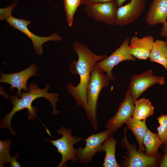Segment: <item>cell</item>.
<instances>
[{
	"label": "cell",
	"instance_id": "obj_1",
	"mask_svg": "<svg viewBox=\"0 0 167 167\" xmlns=\"http://www.w3.org/2000/svg\"><path fill=\"white\" fill-rule=\"evenodd\" d=\"M73 47L77 55L78 59L71 63L69 71L72 74L79 75L80 82L76 86H73L71 83H69L67 85V89L75 99L77 105L85 111L87 106V87L92 70L97 62L104 59L107 56L106 54H96L78 41L73 43Z\"/></svg>",
	"mask_w": 167,
	"mask_h": 167
},
{
	"label": "cell",
	"instance_id": "obj_2",
	"mask_svg": "<svg viewBox=\"0 0 167 167\" xmlns=\"http://www.w3.org/2000/svg\"><path fill=\"white\" fill-rule=\"evenodd\" d=\"M50 88L48 84L45 88L40 89L35 83H30L28 86V92H21L20 98L16 96L12 95L10 96V102L13 107L11 110L6 114L1 120L0 127L1 129L8 128L10 134L13 136L16 135L17 132L14 131L11 127V121L15 113L24 109H27L28 121H33L37 118V108L32 106V102L40 97H44L48 100L52 105L53 109L52 114L55 116L60 112L57 109V103L59 101L58 97L59 94L56 93H49L48 90Z\"/></svg>",
	"mask_w": 167,
	"mask_h": 167
},
{
	"label": "cell",
	"instance_id": "obj_3",
	"mask_svg": "<svg viewBox=\"0 0 167 167\" xmlns=\"http://www.w3.org/2000/svg\"><path fill=\"white\" fill-rule=\"evenodd\" d=\"M100 68L94 66L91 72L90 79L86 92L87 108L85 111L92 127L95 131L98 129L96 118L97 104L101 90L109 85L110 78Z\"/></svg>",
	"mask_w": 167,
	"mask_h": 167
},
{
	"label": "cell",
	"instance_id": "obj_4",
	"mask_svg": "<svg viewBox=\"0 0 167 167\" xmlns=\"http://www.w3.org/2000/svg\"><path fill=\"white\" fill-rule=\"evenodd\" d=\"M17 0L15 1L10 6L4 8L0 9V20H5L9 25L24 33L30 38L32 42L35 53L41 56L43 52L42 46L45 42L51 41H59L62 39V38L55 33H53L49 36L41 37L35 35L30 31L28 26L31 22L25 19L15 18L11 15L13 10L16 6Z\"/></svg>",
	"mask_w": 167,
	"mask_h": 167
},
{
	"label": "cell",
	"instance_id": "obj_5",
	"mask_svg": "<svg viewBox=\"0 0 167 167\" xmlns=\"http://www.w3.org/2000/svg\"><path fill=\"white\" fill-rule=\"evenodd\" d=\"M123 137L121 141L122 146L126 149L124 159L119 165L122 167H159L163 154L161 153L155 156H147L144 152H140L136 148L137 146L130 143L127 138V129L124 127Z\"/></svg>",
	"mask_w": 167,
	"mask_h": 167
},
{
	"label": "cell",
	"instance_id": "obj_6",
	"mask_svg": "<svg viewBox=\"0 0 167 167\" xmlns=\"http://www.w3.org/2000/svg\"><path fill=\"white\" fill-rule=\"evenodd\" d=\"M57 133L62 135L60 138L55 140H45L50 142L56 148L58 152L62 156V159L57 167H66V162L71 160L73 163H75L77 161L76 149L74 145L82 140H85L83 138L79 137L72 135L71 129L63 126L58 129Z\"/></svg>",
	"mask_w": 167,
	"mask_h": 167
},
{
	"label": "cell",
	"instance_id": "obj_7",
	"mask_svg": "<svg viewBox=\"0 0 167 167\" xmlns=\"http://www.w3.org/2000/svg\"><path fill=\"white\" fill-rule=\"evenodd\" d=\"M130 38L127 36L123 40L120 46L113 53L104 59L97 62L95 65L102 70L112 81L114 78L112 73L113 67L120 62L126 60L135 61L136 58L130 53L129 45Z\"/></svg>",
	"mask_w": 167,
	"mask_h": 167
},
{
	"label": "cell",
	"instance_id": "obj_8",
	"mask_svg": "<svg viewBox=\"0 0 167 167\" xmlns=\"http://www.w3.org/2000/svg\"><path fill=\"white\" fill-rule=\"evenodd\" d=\"M39 71V67L33 63L26 69L18 72L5 74L1 71L0 82L10 84L11 91L13 90L14 88H16L18 90L16 96L20 98L22 89L24 90L25 92L29 91L27 85L28 79L32 76H37Z\"/></svg>",
	"mask_w": 167,
	"mask_h": 167
},
{
	"label": "cell",
	"instance_id": "obj_9",
	"mask_svg": "<svg viewBox=\"0 0 167 167\" xmlns=\"http://www.w3.org/2000/svg\"><path fill=\"white\" fill-rule=\"evenodd\" d=\"M165 83L164 77L154 76L152 70H148L142 74L132 76L128 90L135 105L139 96L150 87L157 84L163 85Z\"/></svg>",
	"mask_w": 167,
	"mask_h": 167
},
{
	"label": "cell",
	"instance_id": "obj_10",
	"mask_svg": "<svg viewBox=\"0 0 167 167\" xmlns=\"http://www.w3.org/2000/svg\"><path fill=\"white\" fill-rule=\"evenodd\" d=\"M114 132L106 130L96 134H92L85 139L86 144L83 148L76 149L77 161L83 164H87L92 160L102 144L109 137L113 135Z\"/></svg>",
	"mask_w": 167,
	"mask_h": 167
},
{
	"label": "cell",
	"instance_id": "obj_11",
	"mask_svg": "<svg viewBox=\"0 0 167 167\" xmlns=\"http://www.w3.org/2000/svg\"><path fill=\"white\" fill-rule=\"evenodd\" d=\"M118 8L114 0L86 5L84 10L89 17L97 21L112 26L115 24Z\"/></svg>",
	"mask_w": 167,
	"mask_h": 167
},
{
	"label": "cell",
	"instance_id": "obj_12",
	"mask_svg": "<svg viewBox=\"0 0 167 167\" xmlns=\"http://www.w3.org/2000/svg\"><path fill=\"white\" fill-rule=\"evenodd\" d=\"M135 104L127 90L124 100L120 104L114 116L109 119L105 126L107 130L115 132L131 118H132Z\"/></svg>",
	"mask_w": 167,
	"mask_h": 167
},
{
	"label": "cell",
	"instance_id": "obj_13",
	"mask_svg": "<svg viewBox=\"0 0 167 167\" xmlns=\"http://www.w3.org/2000/svg\"><path fill=\"white\" fill-rule=\"evenodd\" d=\"M145 6V0H131L126 4L118 7L115 24L122 26L132 23L141 15Z\"/></svg>",
	"mask_w": 167,
	"mask_h": 167
},
{
	"label": "cell",
	"instance_id": "obj_14",
	"mask_svg": "<svg viewBox=\"0 0 167 167\" xmlns=\"http://www.w3.org/2000/svg\"><path fill=\"white\" fill-rule=\"evenodd\" d=\"M154 42L151 35L141 38L134 36L130 39L128 46L130 53L136 58L146 60L149 58Z\"/></svg>",
	"mask_w": 167,
	"mask_h": 167
},
{
	"label": "cell",
	"instance_id": "obj_15",
	"mask_svg": "<svg viewBox=\"0 0 167 167\" xmlns=\"http://www.w3.org/2000/svg\"><path fill=\"white\" fill-rule=\"evenodd\" d=\"M167 0H153L146 15L149 25L164 24L167 22Z\"/></svg>",
	"mask_w": 167,
	"mask_h": 167
},
{
	"label": "cell",
	"instance_id": "obj_16",
	"mask_svg": "<svg viewBox=\"0 0 167 167\" xmlns=\"http://www.w3.org/2000/svg\"><path fill=\"white\" fill-rule=\"evenodd\" d=\"M116 139L113 135L108 137L101 145L98 152H105V156L103 166L104 167H120L115 157Z\"/></svg>",
	"mask_w": 167,
	"mask_h": 167
},
{
	"label": "cell",
	"instance_id": "obj_17",
	"mask_svg": "<svg viewBox=\"0 0 167 167\" xmlns=\"http://www.w3.org/2000/svg\"><path fill=\"white\" fill-rule=\"evenodd\" d=\"M146 121L140 120L131 118L126 122L127 129L132 131L138 145V150L144 152L145 149L143 142V138L148 129Z\"/></svg>",
	"mask_w": 167,
	"mask_h": 167
},
{
	"label": "cell",
	"instance_id": "obj_18",
	"mask_svg": "<svg viewBox=\"0 0 167 167\" xmlns=\"http://www.w3.org/2000/svg\"><path fill=\"white\" fill-rule=\"evenodd\" d=\"M149 58L151 62L157 63L167 70V45L165 41H154Z\"/></svg>",
	"mask_w": 167,
	"mask_h": 167
},
{
	"label": "cell",
	"instance_id": "obj_19",
	"mask_svg": "<svg viewBox=\"0 0 167 167\" xmlns=\"http://www.w3.org/2000/svg\"><path fill=\"white\" fill-rule=\"evenodd\" d=\"M143 142L145 147V154L150 157L158 155L159 148L162 142L158 134L152 132L148 129L143 138Z\"/></svg>",
	"mask_w": 167,
	"mask_h": 167
},
{
	"label": "cell",
	"instance_id": "obj_20",
	"mask_svg": "<svg viewBox=\"0 0 167 167\" xmlns=\"http://www.w3.org/2000/svg\"><path fill=\"white\" fill-rule=\"evenodd\" d=\"M132 118L140 120L146 121V118L153 115L154 107L149 100L143 98L135 103Z\"/></svg>",
	"mask_w": 167,
	"mask_h": 167
},
{
	"label": "cell",
	"instance_id": "obj_21",
	"mask_svg": "<svg viewBox=\"0 0 167 167\" xmlns=\"http://www.w3.org/2000/svg\"><path fill=\"white\" fill-rule=\"evenodd\" d=\"M83 0H63L66 17L69 27L72 26L75 13L82 4Z\"/></svg>",
	"mask_w": 167,
	"mask_h": 167
},
{
	"label": "cell",
	"instance_id": "obj_22",
	"mask_svg": "<svg viewBox=\"0 0 167 167\" xmlns=\"http://www.w3.org/2000/svg\"><path fill=\"white\" fill-rule=\"evenodd\" d=\"M11 143L10 139H7L5 141L0 140V167H3L5 164L10 162L12 158L10 153Z\"/></svg>",
	"mask_w": 167,
	"mask_h": 167
},
{
	"label": "cell",
	"instance_id": "obj_23",
	"mask_svg": "<svg viewBox=\"0 0 167 167\" xmlns=\"http://www.w3.org/2000/svg\"><path fill=\"white\" fill-rule=\"evenodd\" d=\"M159 126L157 128L159 136L162 142V144L167 142V113L162 114L157 118Z\"/></svg>",
	"mask_w": 167,
	"mask_h": 167
},
{
	"label": "cell",
	"instance_id": "obj_24",
	"mask_svg": "<svg viewBox=\"0 0 167 167\" xmlns=\"http://www.w3.org/2000/svg\"><path fill=\"white\" fill-rule=\"evenodd\" d=\"M161 148L164 152V154L160 162L159 167H167V142L162 144Z\"/></svg>",
	"mask_w": 167,
	"mask_h": 167
},
{
	"label": "cell",
	"instance_id": "obj_25",
	"mask_svg": "<svg viewBox=\"0 0 167 167\" xmlns=\"http://www.w3.org/2000/svg\"><path fill=\"white\" fill-rule=\"evenodd\" d=\"M114 0H83L82 4L85 6L101 3L110 2Z\"/></svg>",
	"mask_w": 167,
	"mask_h": 167
},
{
	"label": "cell",
	"instance_id": "obj_26",
	"mask_svg": "<svg viewBox=\"0 0 167 167\" xmlns=\"http://www.w3.org/2000/svg\"><path fill=\"white\" fill-rule=\"evenodd\" d=\"M19 155V153L17 152L12 156V158L10 162V166L11 167H20L21 166L20 163L17 161Z\"/></svg>",
	"mask_w": 167,
	"mask_h": 167
},
{
	"label": "cell",
	"instance_id": "obj_27",
	"mask_svg": "<svg viewBox=\"0 0 167 167\" xmlns=\"http://www.w3.org/2000/svg\"><path fill=\"white\" fill-rule=\"evenodd\" d=\"M161 36L167 38V21L163 24L160 33Z\"/></svg>",
	"mask_w": 167,
	"mask_h": 167
},
{
	"label": "cell",
	"instance_id": "obj_28",
	"mask_svg": "<svg viewBox=\"0 0 167 167\" xmlns=\"http://www.w3.org/2000/svg\"><path fill=\"white\" fill-rule=\"evenodd\" d=\"M126 0H114L118 7H120L122 6L123 3Z\"/></svg>",
	"mask_w": 167,
	"mask_h": 167
},
{
	"label": "cell",
	"instance_id": "obj_29",
	"mask_svg": "<svg viewBox=\"0 0 167 167\" xmlns=\"http://www.w3.org/2000/svg\"><path fill=\"white\" fill-rule=\"evenodd\" d=\"M166 45H167V38L166 39L165 41Z\"/></svg>",
	"mask_w": 167,
	"mask_h": 167
},
{
	"label": "cell",
	"instance_id": "obj_30",
	"mask_svg": "<svg viewBox=\"0 0 167 167\" xmlns=\"http://www.w3.org/2000/svg\"><path fill=\"white\" fill-rule=\"evenodd\" d=\"M47 0V1H50L51 0Z\"/></svg>",
	"mask_w": 167,
	"mask_h": 167
}]
</instances>
